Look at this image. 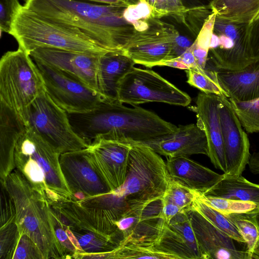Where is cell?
Returning a JSON list of instances; mask_svg holds the SVG:
<instances>
[{"label": "cell", "instance_id": "5bb4252c", "mask_svg": "<svg viewBox=\"0 0 259 259\" xmlns=\"http://www.w3.org/2000/svg\"><path fill=\"white\" fill-rule=\"evenodd\" d=\"M29 54L35 62L58 69L100 94L98 67L102 54H87L50 48H37Z\"/></svg>", "mask_w": 259, "mask_h": 259}, {"label": "cell", "instance_id": "8992f818", "mask_svg": "<svg viewBox=\"0 0 259 259\" xmlns=\"http://www.w3.org/2000/svg\"><path fill=\"white\" fill-rule=\"evenodd\" d=\"M9 34L16 40L18 48L28 54L39 48L93 55L110 51L93 41L78 29L41 17L23 5L16 15Z\"/></svg>", "mask_w": 259, "mask_h": 259}, {"label": "cell", "instance_id": "30bf717a", "mask_svg": "<svg viewBox=\"0 0 259 259\" xmlns=\"http://www.w3.org/2000/svg\"><path fill=\"white\" fill-rule=\"evenodd\" d=\"M248 24L229 21L215 16L207 64L212 69L241 70L252 62L248 48Z\"/></svg>", "mask_w": 259, "mask_h": 259}, {"label": "cell", "instance_id": "bcb514c9", "mask_svg": "<svg viewBox=\"0 0 259 259\" xmlns=\"http://www.w3.org/2000/svg\"><path fill=\"white\" fill-rule=\"evenodd\" d=\"M192 46V45H191ZM186 65L189 69L198 67L191 46L180 56L173 59Z\"/></svg>", "mask_w": 259, "mask_h": 259}, {"label": "cell", "instance_id": "f1b7e54d", "mask_svg": "<svg viewBox=\"0 0 259 259\" xmlns=\"http://www.w3.org/2000/svg\"><path fill=\"white\" fill-rule=\"evenodd\" d=\"M186 72L187 82L191 86L206 94L228 98L219 82L217 70L207 68L202 69L198 66L186 70Z\"/></svg>", "mask_w": 259, "mask_h": 259}, {"label": "cell", "instance_id": "836d02e7", "mask_svg": "<svg viewBox=\"0 0 259 259\" xmlns=\"http://www.w3.org/2000/svg\"><path fill=\"white\" fill-rule=\"evenodd\" d=\"M12 258L44 259L42 253L33 240L19 230L18 237L10 256V259Z\"/></svg>", "mask_w": 259, "mask_h": 259}, {"label": "cell", "instance_id": "44dd1931", "mask_svg": "<svg viewBox=\"0 0 259 259\" xmlns=\"http://www.w3.org/2000/svg\"><path fill=\"white\" fill-rule=\"evenodd\" d=\"M171 180L191 190L203 194L224 176L215 172L188 156L167 158L165 162Z\"/></svg>", "mask_w": 259, "mask_h": 259}, {"label": "cell", "instance_id": "8fae6325", "mask_svg": "<svg viewBox=\"0 0 259 259\" xmlns=\"http://www.w3.org/2000/svg\"><path fill=\"white\" fill-rule=\"evenodd\" d=\"M179 35L173 25L152 17L145 29L135 30L122 50L136 64L151 68L169 59Z\"/></svg>", "mask_w": 259, "mask_h": 259}, {"label": "cell", "instance_id": "4316f807", "mask_svg": "<svg viewBox=\"0 0 259 259\" xmlns=\"http://www.w3.org/2000/svg\"><path fill=\"white\" fill-rule=\"evenodd\" d=\"M93 258H155L175 259L174 257L152 246H145L132 243L120 245L113 251L95 254Z\"/></svg>", "mask_w": 259, "mask_h": 259}, {"label": "cell", "instance_id": "9a60e30c", "mask_svg": "<svg viewBox=\"0 0 259 259\" xmlns=\"http://www.w3.org/2000/svg\"><path fill=\"white\" fill-rule=\"evenodd\" d=\"M218 96L226 165L224 174L242 175L251 155L249 139L229 98L224 96Z\"/></svg>", "mask_w": 259, "mask_h": 259}, {"label": "cell", "instance_id": "e575fe53", "mask_svg": "<svg viewBox=\"0 0 259 259\" xmlns=\"http://www.w3.org/2000/svg\"><path fill=\"white\" fill-rule=\"evenodd\" d=\"M152 9L146 1L129 5L124 10V18L134 26L135 30H141L148 26V19L152 17Z\"/></svg>", "mask_w": 259, "mask_h": 259}, {"label": "cell", "instance_id": "d6a6232c", "mask_svg": "<svg viewBox=\"0 0 259 259\" xmlns=\"http://www.w3.org/2000/svg\"><path fill=\"white\" fill-rule=\"evenodd\" d=\"M194 198L193 191L170 180L161 200L162 204L171 203L183 211H187L191 208Z\"/></svg>", "mask_w": 259, "mask_h": 259}, {"label": "cell", "instance_id": "f6af8a7d", "mask_svg": "<svg viewBox=\"0 0 259 259\" xmlns=\"http://www.w3.org/2000/svg\"><path fill=\"white\" fill-rule=\"evenodd\" d=\"M213 1L214 0H180L182 5L187 11V13L199 9L210 7L211 4Z\"/></svg>", "mask_w": 259, "mask_h": 259}, {"label": "cell", "instance_id": "ac0fdd59", "mask_svg": "<svg viewBox=\"0 0 259 259\" xmlns=\"http://www.w3.org/2000/svg\"><path fill=\"white\" fill-rule=\"evenodd\" d=\"M219 102L218 96L201 92L192 109L196 113L197 125L206 137L208 157L215 168L225 172L226 165Z\"/></svg>", "mask_w": 259, "mask_h": 259}, {"label": "cell", "instance_id": "b9f144b4", "mask_svg": "<svg viewBox=\"0 0 259 259\" xmlns=\"http://www.w3.org/2000/svg\"><path fill=\"white\" fill-rule=\"evenodd\" d=\"M193 43V42L187 37L180 34L176 39L168 60L173 59L180 56L189 48Z\"/></svg>", "mask_w": 259, "mask_h": 259}, {"label": "cell", "instance_id": "d590c367", "mask_svg": "<svg viewBox=\"0 0 259 259\" xmlns=\"http://www.w3.org/2000/svg\"><path fill=\"white\" fill-rule=\"evenodd\" d=\"M1 259H10L19 236L16 220L1 226Z\"/></svg>", "mask_w": 259, "mask_h": 259}, {"label": "cell", "instance_id": "8d00e7d4", "mask_svg": "<svg viewBox=\"0 0 259 259\" xmlns=\"http://www.w3.org/2000/svg\"><path fill=\"white\" fill-rule=\"evenodd\" d=\"M0 5L1 31L9 34L16 15L22 5L18 0H0Z\"/></svg>", "mask_w": 259, "mask_h": 259}, {"label": "cell", "instance_id": "c3c4849f", "mask_svg": "<svg viewBox=\"0 0 259 259\" xmlns=\"http://www.w3.org/2000/svg\"><path fill=\"white\" fill-rule=\"evenodd\" d=\"M248 165L252 174H259V152H254L250 155Z\"/></svg>", "mask_w": 259, "mask_h": 259}, {"label": "cell", "instance_id": "3957f363", "mask_svg": "<svg viewBox=\"0 0 259 259\" xmlns=\"http://www.w3.org/2000/svg\"><path fill=\"white\" fill-rule=\"evenodd\" d=\"M24 7L49 20L80 30L109 51L122 50L135 31L126 7L88 0H24Z\"/></svg>", "mask_w": 259, "mask_h": 259}, {"label": "cell", "instance_id": "277c9868", "mask_svg": "<svg viewBox=\"0 0 259 259\" xmlns=\"http://www.w3.org/2000/svg\"><path fill=\"white\" fill-rule=\"evenodd\" d=\"M1 183L4 185L14 203L19 230L33 240L44 259L66 258L55 233L48 198L16 168Z\"/></svg>", "mask_w": 259, "mask_h": 259}, {"label": "cell", "instance_id": "7a4b0ae2", "mask_svg": "<svg viewBox=\"0 0 259 259\" xmlns=\"http://www.w3.org/2000/svg\"><path fill=\"white\" fill-rule=\"evenodd\" d=\"M134 107L103 100L91 111L68 115L74 131L89 145L104 136L131 145H147L177 130L178 126L154 112Z\"/></svg>", "mask_w": 259, "mask_h": 259}, {"label": "cell", "instance_id": "d4e9b609", "mask_svg": "<svg viewBox=\"0 0 259 259\" xmlns=\"http://www.w3.org/2000/svg\"><path fill=\"white\" fill-rule=\"evenodd\" d=\"M204 195L251 202L259 205V185L253 183L242 175L224 176Z\"/></svg>", "mask_w": 259, "mask_h": 259}, {"label": "cell", "instance_id": "db71d44e", "mask_svg": "<svg viewBox=\"0 0 259 259\" xmlns=\"http://www.w3.org/2000/svg\"><path fill=\"white\" fill-rule=\"evenodd\" d=\"M146 1V0H125L126 3L129 5H135L139 3L140 2H142Z\"/></svg>", "mask_w": 259, "mask_h": 259}, {"label": "cell", "instance_id": "f35d334b", "mask_svg": "<svg viewBox=\"0 0 259 259\" xmlns=\"http://www.w3.org/2000/svg\"><path fill=\"white\" fill-rule=\"evenodd\" d=\"M246 38L252 58H259V12L247 25Z\"/></svg>", "mask_w": 259, "mask_h": 259}, {"label": "cell", "instance_id": "9c48e42d", "mask_svg": "<svg viewBox=\"0 0 259 259\" xmlns=\"http://www.w3.org/2000/svg\"><path fill=\"white\" fill-rule=\"evenodd\" d=\"M118 99L133 106L149 102H161L187 106L191 98L157 72L133 67L121 79Z\"/></svg>", "mask_w": 259, "mask_h": 259}, {"label": "cell", "instance_id": "4dcf8cb0", "mask_svg": "<svg viewBox=\"0 0 259 259\" xmlns=\"http://www.w3.org/2000/svg\"><path fill=\"white\" fill-rule=\"evenodd\" d=\"M236 225L245 241L246 249L251 256L259 240V226L249 212L226 214Z\"/></svg>", "mask_w": 259, "mask_h": 259}, {"label": "cell", "instance_id": "ba28073f", "mask_svg": "<svg viewBox=\"0 0 259 259\" xmlns=\"http://www.w3.org/2000/svg\"><path fill=\"white\" fill-rule=\"evenodd\" d=\"M26 126L60 154L90 146L73 130L68 113L52 100L45 90L30 106Z\"/></svg>", "mask_w": 259, "mask_h": 259}, {"label": "cell", "instance_id": "4fadbf2b", "mask_svg": "<svg viewBox=\"0 0 259 259\" xmlns=\"http://www.w3.org/2000/svg\"><path fill=\"white\" fill-rule=\"evenodd\" d=\"M60 164L66 183L76 200L111 192L93 164L88 148L61 154Z\"/></svg>", "mask_w": 259, "mask_h": 259}, {"label": "cell", "instance_id": "74e56055", "mask_svg": "<svg viewBox=\"0 0 259 259\" xmlns=\"http://www.w3.org/2000/svg\"><path fill=\"white\" fill-rule=\"evenodd\" d=\"M51 210L55 233L66 255V258H73L77 254V250L70 240L61 222L52 211L51 208Z\"/></svg>", "mask_w": 259, "mask_h": 259}, {"label": "cell", "instance_id": "e0dca14e", "mask_svg": "<svg viewBox=\"0 0 259 259\" xmlns=\"http://www.w3.org/2000/svg\"><path fill=\"white\" fill-rule=\"evenodd\" d=\"M203 259H251L246 249L237 248L234 239L192 207L186 211Z\"/></svg>", "mask_w": 259, "mask_h": 259}, {"label": "cell", "instance_id": "ab89813d", "mask_svg": "<svg viewBox=\"0 0 259 259\" xmlns=\"http://www.w3.org/2000/svg\"><path fill=\"white\" fill-rule=\"evenodd\" d=\"M215 18V14L213 13L206 19L194 40L198 46L208 51L209 50Z\"/></svg>", "mask_w": 259, "mask_h": 259}, {"label": "cell", "instance_id": "11a10c76", "mask_svg": "<svg viewBox=\"0 0 259 259\" xmlns=\"http://www.w3.org/2000/svg\"><path fill=\"white\" fill-rule=\"evenodd\" d=\"M149 5L151 7V8L153 10L154 8L156 0H146Z\"/></svg>", "mask_w": 259, "mask_h": 259}, {"label": "cell", "instance_id": "f5cc1de1", "mask_svg": "<svg viewBox=\"0 0 259 259\" xmlns=\"http://www.w3.org/2000/svg\"><path fill=\"white\" fill-rule=\"evenodd\" d=\"M259 259V240L258 241L251 255V259Z\"/></svg>", "mask_w": 259, "mask_h": 259}, {"label": "cell", "instance_id": "7bdbcfd3", "mask_svg": "<svg viewBox=\"0 0 259 259\" xmlns=\"http://www.w3.org/2000/svg\"><path fill=\"white\" fill-rule=\"evenodd\" d=\"M162 204V207L159 214V217L163 221L166 223H169L173 218H174L178 213L185 211H183L178 206L171 203H164Z\"/></svg>", "mask_w": 259, "mask_h": 259}, {"label": "cell", "instance_id": "f546056e", "mask_svg": "<svg viewBox=\"0 0 259 259\" xmlns=\"http://www.w3.org/2000/svg\"><path fill=\"white\" fill-rule=\"evenodd\" d=\"M229 99L244 129L249 133L259 132V97L248 101Z\"/></svg>", "mask_w": 259, "mask_h": 259}, {"label": "cell", "instance_id": "52a82bcc", "mask_svg": "<svg viewBox=\"0 0 259 259\" xmlns=\"http://www.w3.org/2000/svg\"><path fill=\"white\" fill-rule=\"evenodd\" d=\"M45 90L35 63L21 49L8 51L0 60V103L14 112L25 125L30 106Z\"/></svg>", "mask_w": 259, "mask_h": 259}, {"label": "cell", "instance_id": "d6986e66", "mask_svg": "<svg viewBox=\"0 0 259 259\" xmlns=\"http://www.w3.org/2000/svg\"><path fill=\"white\" fill-rule=\"evenodd\" d=\"M152 247L175 259H203L186 211L178 213L165 224Z\"/></svg>", "mask_w": 259, "mask_h": 259}, {"label": "cell", "instance_id": "60d3db41", "mask_svg": "<svg viewBox=\"0 0 259 259\" xmlns=\"http://www.w3.org/2000/svg\"><path fill=\"white\" fill-rule=\"evenodd\" d=\"M152 17L160 19L162 17L171 16L177 19V15L171 0H156Z\"/></svg>", "mask_w": 259, "mask_h": 259}, {"label": "cell", "instance_id": "7c38bea8", "mask_svg": "<svg viewBox=\"0 0 259 259\" xmlns=\"http://www.w3.org/2000/svg\"><path fill=\"white\" fill-rule=\"evenodd\" d=\"M35 63L42 78L46 92L68 113L89 112L104 100L99 93L62 71L44 63Z\"/></svg>", "mask_w": 259, "mask_h": 259}, {"label": "cell", "instance_id": "6da1fadb", "mask_svg": "<svg viewBox=\"0 0 259 259\" xmlns=\"http://www.w3.org/2000/svg\"><path fill=\"white\" fill-rule=\"evenodd\" d=\"M170 180L159 154L148 146L133 144L126 180L121 186L75 201L99 219L110 235L117 236L115 223L124 217L142 214L152 203L161 200Z\"/></svg>", "mask_w": 259, "mask_h": 259}, {"label": "cell", "instance_id": "1f68e13d", "mask_svg": "<svg viewBox=\"0 0 259 259\" xmlns=\"http://www.w3.org/2000/svg\"><path fill=\"white\" fill-rule=\"evenodd\" d=\"M193 191L196 196L206 204L225 214L248 212L257 206L256 204L251 202L207 196Z\"/></svg>", "mask_w": 259, "mask_h": 259}, {"label": "cell", "instance_id": "cb8c5ba5", "mask_svg": "<svg viewBox=\"0 0 259 259\" xmlns=\"http://www.w3.org/2000/svg\"><path fill=\"white\" fill-rule=\"evenodd\" d=\"M217 76L228 98L248 101L259 97V58L239 70H218Z\"/></svg>", "mask_w": 259, "mask_h": 259}, {"label": "cell", "instance_id": "681fc988", "mask_svg": "<svg viewBox=\"0 0 259 259\" xmlns=\"http://www.w3.org/2000/svg\"><path fill=\"white\" fill-rule=\"evenodd\" d=\"M157 66H165L185 70L189 69V68L186 65L173 59L163 61L158 63Z\"/></svg>", "mask_w": 259, "mask_h": 259}, {"label": "cell", "instance_id": "2e32d148", "mask_svg": "<svg viewBox=\"0 0 259 259\" xmlns=\"http://www.w3.org/2000/svg\"><path fill=\"white\" fill-rule=\"evenodd\" d=\"M132 145L99 136L88 148L91 160L111 191L125 181Z\"/></svg>", "mask_w": 259, "mask_h": 259}, {"label": "cell", "instance_id": "7dc6e473", "mask_svg": "<svg viewBox=\"0 0 259 259\" xmlns=\"http://www.w3.org/2000/svg\"><path fill=\"white\" fill-rule=\"evenodd\" d=\"M177 12V20L186 24L187 11L181 4L180 0H171Z\"/></svg>", "mask_w": 259, "mask_h": 259}, {"label": "cell", "instance_id": "816d5d0a", "mask_svg": "<svg viewBox=\"0 0 259 259\" xmlns=\"http://www.w3.org/2000/svg\"><path fill=\"white\" fill-rule=\"evenodd\" d=\"M249 213L255 219L257 224L259 226V205H257V207L254 210L249 211Z\"/></svg>", "mask_w": 259, "mask_h": 259}, {"label": "cell", "instance_id": "603a6c76", "mask_svg": "<svg viewBox=\"0 0 259 259\" xmlns=\"http://www.w3.org/2000/svg\"><path fill=\"white\" fill-rule=\"evenodd\" d=\"M0 178L4 182L15 168L14 153L26 125L18 115L0 103Z\"/></svg>", "mask_w": 259, "mask_h": 259}, {"label": "cell", "instance_id": "484cf974", "mask_svg": "<svg viewBox=\"0 0 259 259\" xmlns=\"http://www.w3.org/2000/svg\"><path fill=\"white\" fill-rule=\"evenodd\" d=\"M210 6L216 17L239 23L248 24L259 12V0H214Z\"/></svg>", "mask_w": 259, "mask_h": 259}, {"label": "cell", "instance_id": "ffe728a7", "mask_svg": "<svg viewBox=\"0 0 259 259\" xmlns=\"http://www.w3.org/2000/svg\"><path fill=\"white\" fill-rule=\"evenodd\" d=\"M146 146L166 158L208 155L205 134L197 124L194 123L179 125L174 133Z\"/></svg>", "mask_w": 259, "mask_h": 259}, {"label": "cell", "instance_id": "ee69618b", "mask_svg": "<svg viewBox=\"0 0 259 259\" xmlns=\"http://www.w3.org/2000/svg\"><path fill=\"white\" fill-rule=\"evenodd\" d=\"M191 46L197 65L202 69H205L207 64L209 51L201 48L194 41Z\"/></svg>", "mask_w": 259, "mask_h": 259}, {"label": "cell", "instance_id": "f907efd6", "mask_svg": "<svg viewBox=\"0 0 259 259\" xmlns=\"http://www.w3.org/2000/svg\"><path fill=\"white\" fill-rule=\"evenodd\" d=\"M100 3L112 5H116L127 7L128 5L126 3L125 0H88Z\"/></svg>", "mask_w": 259, "mask_h": 259}, {"label": "cell", "instance_id": "83f0119b", "mask_svg": "<svg viewBox=\"0 0 259 259\" xmlns=\"http://www.w3.org/2000/svg\"><path fill=\"white\" fill-rule=\"evenodd\" d=\"M193 192L194 198L191 207L192 208L235 241L245 244V241L237 227L227 215L206 204L198 198L193 191Z\"/></svg>", "mask_w": 259, "mask_h": 259}, {"label": "cell", "instance_id": "7402d4cb", "mask_svg": "<svg viewBox=\"0 0 259 259\" xmlns=\"http://www.w3.org/2000/svg\"><path fill=\"white\" fill-rule=\"evenodd\" d=\"M122 50L110 51L100 57L98 82L100 94L104 100L116 101L119 82L135 65Z\"/></svg>", "mask_w": 259, "mask_h": 259}, {"label": "cell", "instance_id": "5b68a950", "mask_svg": "<svg viewBox=\"0 0 259 259\" xmlns=\"http://www.w3.org/2000/svg\"><path fill=\"white\" fill-rule=\"evenodd\" d=\"M60 154L28 126L14 153L15 168L50 201H76L63 175Z\"/></svg>", "mask_w": 259, "mask_h": 259}]
</instances>
